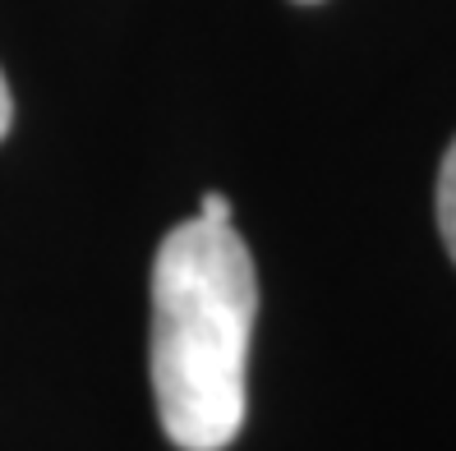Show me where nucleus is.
<instances>
[{"mask_svg":"<svg viewBox=\"0 0 456 451\" xmlns=\"http://www.w3.org/2000/svg\"><path fill=\"white\" fill-rule=\"evenodd\" d=\"M258 277L231 221H180L152 262V396L180 451L235 442L249 401Z\"/></svg>","mask_w":456,"mask_h":451,"instance_id":"nucleus-1","label":"nucleus"},{"mask_svg":"<svg viewBox=\"0 0 456 451\" xmlns=\"http://www.w3.org/2000/svg\"><path fill=\"white\" fill-rule=\"evenodd\" d=\"M438 230H443V245L456 262V143L443 157V171H438Z\"/></svg>","mask_w":456,"mask_h":451,"instance_id":"nucleus-2","label":"nucleus"},{"mask_svg":"<svg viewBox=\"0 0 456 451\" xmlns=\"http://www.w3.org/2000/svg\"><path fill=\"white\" fill-rule=\"evenodd\" d=\"M199 217H203V221H231V198H226V194H217V189L203 194Z\"/></svg>","mask_w":456,"mask_h":451,"instance_id":"nucleus-3","label":"nucleus"},{"mask_svg":"<svg viewBox=\"0 0 456 451\" xmlns=\"http://www.w3.org/2000/svg\"><path fill=\"white\" fill-rule=\"evenodd\" d=\"M10 125H14V97H10V84H5V74H0V139L10 134Z\"/></svg>","mask_w":456,"mask_h":451,"instance_id":"nucleus-4","label":"nucleus"},{"mask_svg":"<svg viewBox=\"0 0 456 451\" xmlns=\"http://www.w3.org/2000/svg\"><path fill=\"white\" fill-rule=\"evenodd\" d=\"M300 5H318V0H300Z\"/></svg>","mask_w":456,"mask_h":451,"instance_id":"nucleus-5","label":"nucleus"}]
</instances>
